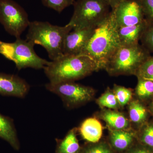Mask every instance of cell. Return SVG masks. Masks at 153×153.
<instances>
[{"label": "cell", "instance_id": "cell-1", "mask_svg": "<svg viewBox=\"0 0 153 153\" xmlns=\"http://www.w3.org/2000/svg\"><path fill=\"white\" fill-rule=\"evenodd\" d=\"M114 14L111 10L104 22L95 28L92 37L80 55L90 57L97 70L105 69L121 44Z\"/></svg>", "mask_w": 153, "mask_h": 153}, {"label": "cell", "instance_id": "cell-2", "mask_svg": "<svg viewBox=\"0 0 153 153\" xmlns=\"http://www.w3.org/2000/svg\"><path fill=\"white\" fill-rule=\"evenodd\" d=\"M44 69L49 82L52 83L74 81L98 71L93 60L83 55H63L50 61Z\"/></svg>", "mask_w": 153, "mask_h": 153}, {"label": "cell", "instance_id": "cell-3", "mask_svg": "<svg viewBox=\"0 0 153 153\" xmlns=\"http://www.w3.org/2000/svg\"><path fill=\"white\" fill-rule=\"evenodd\" d=\"M73 29L66 25L63 27L53 25L48 22H30L26 40L33 44L41 45L47 50L52 61L57 60L63 55L64 39Z\"/></svg>", "mask_w": 153, "mask_h": 153}, {"label": "cell", "instance_id": "cell-4", "mask_svg": "<svg viewBox=\"0 0 153 153\" xmlns=\"http://www.w3.org/2000/svg\"><path fill=\"white\" fill-rule=\"evenodd\" d=\"M152 55L141 44L122 46L108 61L105 70L111 75L133 74Z\"/></svg>", "mask_w": 153, "mask_h": 153}, {"label": "cell", "instance_id": "cell-5", "mask_svg": "<svg viewBox=\"0 0 153 153\" xmlns=\"http://www.w3.org/2000/svg\"><path fill=\"white\" fill-rule=\"evenodd\" d=\"M73 6V15L67 24L73 29L96 28L111 11L110 6L102 0H76Z\"/></svg>", "mask_w": 153, "mask_h": 153}, {"label": "cell", "instance_id": "cell-6", "mask_svg": "<svg viewBox=\"0 0 153 153\" xmlns=\"http://www.w3.org/2000/svg\"><path fill=\"white\" fill-rule=\"evenodd\" d=\"M34 46L27 40L17 38L13 43L4 42L1 54L13 61L19 70L27 68L44 69L49 62L37 55Z\"/></svg>", "mask_w": 153, "mask_h": 153}, {"label": "cell", "instance_id": "cell-7", "mask_svg": "<svg viewBox=\"0 0 153 153\" xmlns=\"http://www.w3.org/2000/svg\"><path fill=\"white\" fill-rule=\"evenodd\" d=\"M45 87L50 92L59 96L64 105L69 108L79 106L90 101L94 94V90L92 88L74 81L49 82L46 84Z\"/></svg>", "mask_w": 153, "mask_h": 153}, {"label": "cell", "instance_id": "cell-8", "mask_svg": "<svg viewBox=\"0 0 153 153\" xmlns=\"http://www.w3.org/2000/svg\"><path fill=\"white\" fill-rule=\"evenodd\" d=\"M30 22L25 9L13 0H0V24L6 32L20 38Z\"/></svg>", "mask_w": 153, "mask_h": 153}, {"label": "cell", "instance_id": "cell-9", "mask_svg": "<svg viewBox=\"0 0 153 153\" xmlns=\"http://www.w3.org/2000/svg\"><path fill=\"white\" fill-rule=\"evenodd\" d=\"M111 10L118 28L137 25L146 19L140 0H123Z\"/></svg>", "mask_w": 153, "mask_h": 153}, {"label": "cell", "instance_id": "cell-10", "mask_svg": "<svg viewBox=\"0 0 153 153\" xmlns=\"http://www.w3.org/2000/svg\"><path fill=\"white\" fill-rule=\"evenodd\" d=\"M95 28L72 29L67 34L64 39L63 55H80L90 41Z\"/></svg>", "mask_w": 153, "mask_h": 153}, {"label": "cell", "instance_id": "cell-11", "mask_svg": "<svg viewBox=\"0 0 153 153\" xmlns=\"http://www.w3.org/2000/svg\"><path fill=\"white\" fill-rule=\"evenodd\" d=\"M30 88L26 80L18 75L0 73V94L24 98Z\"/></svg>", "mask_w": 153, "mask_h": 153}, {"label": "cell", "instance_id": "cell-12", "mask_svg": "<svg viewBox=\"0 0 153 153\" xmlns=\"http://www.w3.org/2000/svg\"><path fill=\"white\" fill-rule=\"evenodd\" d=\"M149 22L145 19L137 25L122 27L118 29L119 37L122 46H131L139 44V41Z\"/></svg>", "mask_w": 153, "mask_h": 153}, {"label": "cell", "instance_id": "cell-13", "mask_svg": "<svg viewBox=\"0 0 153 153\" xmlns=\"http://www.w3.org/2000/svg\"><path fill=\"white\" fill-rule=\"evenodd\" d=\"M0 138L9 143L16 150L20 149L16 130L10 118L0 113Z\"/></svg>", "mask_w": 153, "mask_h": 153}, {"label": "cell", "instance_id": "cell-14", "mask_svg": "<svg viewBox=\"0 0 153 153\" xmlns=\"http://www.w3.org/2000/svg\"><path fill=\"white\" fill-rule=\"evenodd\" d=\"M79 132L82 137L88 142L92 143L98 142L102 134L101 124L94 118H89L82 123Z\"/></svg>", "mask_w": 153, "mask_h": 153}, {"label": "cell", "instance_id": "cell-15", "mask_svg": "<svg viewBox=\"0 0 153 153\" xmlns=\"http://www.w3.org/2000/svg\"><path fill=\"white\" fill-rule=\"evenodd\" d=\"M136 136L131 132L112 130L111 132L110 141L113 149L119 152H123L131 148Z\"/></svg>", "mask_w": 153, "mask_h": 153}, {"label": "cell", "instance_id": "cell-16", "mask_svg": "<svg viewBox=\"0 0 153 153\" xmlns=\"http://www.w3.org/2000/svg\"><path fill=\"white\" fill-rule=\"evenodd\" d=\"M128 111L130 120L139 128L148 122L150 113L148 107L138 100L131 101Z\"/></svg>", "mask_w": 153, "mask_h": 153}, {"label": "cell", "instance_id": "cell-17", "mask_svg": "<svg viewBox=\"0 0 153 153\" xmlns=\"http://www.w3.org/2000/svg\"><path fill=\"white\" fill-rule=\"evenodd\" d=\"M76 129L69 131L64 139L57 140L56 153H80L81 149L76 136Z\"/></svg>", "mask_w": 153, "mask_h": 153}, {"label": "cell", "instance_id": "cell-18", "mask_svg": "<svg viewBox=\"0 0 153 153\" xmlns=\"http://www.w3.org/2000/svg\"><path fill=\"white\" fill-rule=\"evenodd\" d=\"M101 116L113 130H123L128 127V120L120 113L107 110L102 113Z\"/></svg>", "mask_w": 153, "mask_h": 153}, {"label": "cell", "instance_id": "cell-19", "mask_svg": "<svg viewBox=\"0 0 153 153\" xmlns=\"http://www.w3.org/2000/svg\"><path fill=\"white\" fill-rule=\"evenodd\" d=\"M135 93L137 99L143 103H149L153 100V80L137 77Z\"/></svg>", "mask_w": 153, "mask_h": 153}, {"label": "cell", "instance_id": "cell-20", "mask_svg": "<svg viewBox=\"0 0 153 153\" xmlns=\"http://www.w3.org/2000/svg\"><path fill=\"white\" fill-rule=\"evenodd\" d=\"M137 137L139 143L153 150V123L148 122L140 128Z\"/></svg>", "mask_w": 153, "mask_h": 153}, {"label": "cell", "instance_id": "cell-21", "mask_svg": "<svg viewBox=\"0 0 153 153\" xmlns=\"http://www.w3.org/2000/svg\"><path fill=\"white\" fill-rule=\"evenodd\" d=\"M97 102L102 107L111 109H117L120 106L113 91L108 88L98 99Z\"/></svg>", "mask_w": 153, "mask_h": 153}, {"label": "cell", "instance_id": "cell-22", "mask_svg": "<svg viewBox=\"0 0 153 153\" xmlns=\"http://www.w3.org/2000/svg\"><path fill=\"white\" fill-rule=\"evenodd\" d=\"M113 91L117 99L120 106H124L131 100L132 91L129 88L120 85H115Z\"/></svg>", "mask_w": 153, "mask_h": 153}, {"label": "cell", "instance_id": "cell-23", "mask_svg": "<svg viewBox=\"0 0 153 153\" xmlns=\"http://www.w3.org/2000/svg\"><path fill=\"white\" fill-rule=\"evenodd\" d=\"M135 75L137 77L153 80V56H151L143 63Z\"/></svg>", "mask_w": 153, "mask_h": 153}, {"label": "cell", "instance_id": "cell-24", "mask_svg": "<svg viewBox=\"0 0 153 153\" xmlns=\"http://www.w3.org/2000/svg\"><path fill=\"white\" fill-rule=\"evenodd\" d=\"M42 4L47 7L60 13L66 8L73 5L75 0H41Z\"/></svg>", "mask_w": 153, "mask_h": 153}, {"label": "cell", "instance_id": "cell-25", "mask_svg": "<svg viewBox=\"0 0 153 153\" xmlns=\"http://www.w3.org/2000/svg\"><path fill=\"white\" fill-rule=\"evenodd\" d=\"M142 45L150 53H153V24L149 22L140 39Z\"/></svg>", "mask_w": 153, "mask_h": 153}, {"label": "cell", "instance_id": "cell-26", "mask_svg": "<svg viewBox=\"0 0 153 153\" xmlns=\"http://www.w3.org/2000/svg\"><path fill=\"white\" fill-rule=\"evenodd\" d=\"M80 153H113L106 144L101 143L89 146L81 149Z\"/></svg>", "mask_w": 153, "mask_h": 153}, {"label": "cell", "instance_id": "cell-27", "mask_svg": "<svg viewBox=\"0 0 153 153\" xmlns=\"http://www.w3.org/2000/svg\"><path fill=\"white\" fill-rule=\"evenodd\" d=\"M145 19L153 24V0H140Z\"/></svg>", "mask_w": 153, "mask_h": 153}, {"label": "cell", "instance_id": "cell-28", "mask_svg": "<svg viewBox=\"0 0 153 153\" xmlns=\"http://www.w3.org/2000/svg\"><path fill=\"white\" fill-rule=\"evenodd\" d=\"M128 153H153V150L139 143L138 144L131 148Z\"/></svg>", "mask_w": 153, "mask_h": 153}, {"label": "cell", "instance_id": "cell-29", "mask_svg": "<svg viewBox=\"0 0 153 153\" xmlns=\"http://www.w3.org/2000/svg\"><path fill=\"white\" fill-rule=\"evenodd\" d=\"M111 8V10L114 9L123 0H102Z\"/></svg>", "mask_w": 153, "mask_h": 153}, {"label": "cell", "instance_id": "cell-30", "mask_svg": "<svg viewBox=\"0 0 153 153\" xmlns=\"http://www.w3.org/2000/svg\"><path fill=\"white\" fill-rule=\"evenodd\" d=\"M148 108L150 114L153 117V100L149 103V106L148 107Z\"/></svg>", "mask_w": 153, "mask_h": 153}, {"label": "cell", "instance_id": "cell-31", "mask_svg": "<svg viewBox=\"0 0 153 153\" xmlns=\"http://www.w3.org/2000/svg\"><path fill=\"white\" fill-rule=\"evenodd\" d=\"M4 42L0 41V54H1L2 52L3 45H4Z\"/></svg>", "mask_w": 153, "mask_h": 153}]
</instances>
